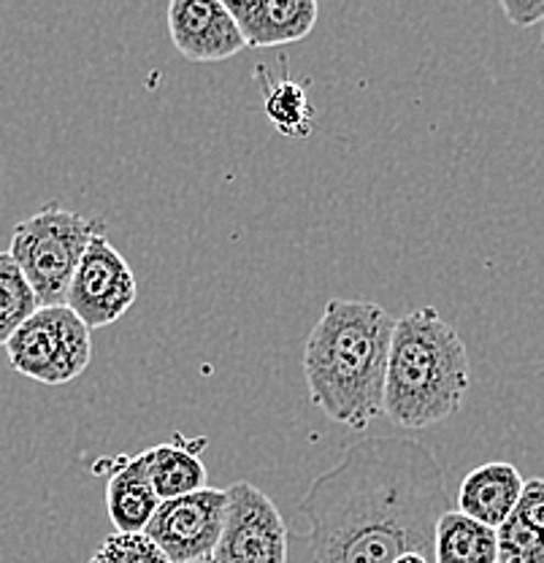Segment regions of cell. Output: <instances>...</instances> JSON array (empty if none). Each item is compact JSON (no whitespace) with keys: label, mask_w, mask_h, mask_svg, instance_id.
<instances>
[{"label":"cell","mask_w":544,"mask_h":563,"mask_svg":"<svg viewBox=\"0 0 544 563\" xmlns=\"http://www.w3.org/2000/svg\"><path fill=\"white\" fill-rule=\"evenodd\" d=\"M212 563H290V528L253 483L227 488L225 528Z\"/></svg>","instance_id":"obj_6"},{"label":"cell","mask_w":544,"mask_h":563,"mask_svg":"<svg viewBox=\"0 0 544 563\" xmlns=\"http://www.w3.org/2000/svg\"><path fill=\"white\" fill-rule=\"evenodd\" d=\"M168 33L179 55L192 63H220L247 49L242 27L222 0H174Z\"/></svg>","instance_id":"obj_9"},{"label":"cell","mask_w":544,"mask_h":563,"mask_svg":"<svg viewBox=\"0 0 544 563\" xmlns=\"http://www.w3.org/2000/svg\"><path fill=\"white\" fill-rule=\"evenodd\" d=\"M227 515V490L203 488L163 501L146 537L171 563H212Z\"/></svg>","instance_id":"obj_7"},{"label":"cell","mask_w":544,"mask_h":563,"mask_svg":"<svg viewBox=\"0 0 544 563\" xmlns=\"http://www.w3.org/2000/svg\"><path fill=\"white\" fill-rule=\"evenodd\" d=\"M90 563H171L146 533L114 531L103 539Z\"/></svg>","instance_id":"obj_18"},{"label":"cell","mask_w":544,"mask_h":563,"mask_svg":"<svg viewBox=\"0 0 544 563\" xmlns=\"http://www.w3.org/2000/svg\"><path fill=\"white\" fill-rule=\"evenodd\" d=\"M255 76L260 81L263 109L274 131L288 139H307L314 120V106L309 101L307 87L285 74L277 76L268 66L257 68Z\"/></svg>","instance_id":"obj_14"},{"label":"cell","mask_w":544,"mask_h":563,"mask_svg":"<svg viewBox=\"0 0 544 563\" xmlns=\"http://www.w3.org/2000/svg\"><path fill=\"white\" fill-rule=\"evenodd\" d=\"M38 298L11 252H0V347L36 314Z\"/></svg>","instance_id":"obj_16"},{"label":"cell","mask_w":544,"mask_h":563,"mask_svg":"<svg viewBox=\"0 0 544 563\" xmlns=\"http://www.w3.org/2000/svg\"><path fill=\"white\" fill-rule=\"evenodd\" d=\"M542 52H544V31H542Z\"/></svg>","instance_id":"obj_22"},{"label":"cell","mask_w":544,"mask_h":563,"mask_svg":"<svg viewBox=\"0 0 544 563\" xmlns=\"http://www.w3.org/2000/svg\"><path fill=\"white\" fill-rule=\"evenodd\" d=\"M447 485L434 450L412 437H366L320 474L298 507L301 548L290 563H396L431 550Z\"/></svg>","instance_id":"obj_1"},{"label":"cell","mask_w":544,"mask_h":563,"mask_svg":"<svg viewBox=\"0 0 544 563\" xmlns=\"http://www.w3.org/2000/svg\"><path fill=\"white\" fill-rule=\"evenodd\" d=\"M434 563H499V537L493 528L449 509L436 523Z\"/></svg>","instance_id":"obj_15"},{"label":"cell","mask_w":544,"mask_h":563,"mask_svg":"<svg viewBox=\"0 0 544 563\" xmlns=\"http://www.w3.org/2000/svg\"><path fill=\"white\" fill-rule=\"evenodd\" d=\"M525 479L507 461L482 463L464 477L458 488V512L499 531L518 509Z\"/></svg>","instance_id":"obj_12"},{"label":"cell","mask_w":544,"mask_h":563,"mask_svg":"<svg viewBox=\"0 0 544 563\" xmlns=\"http://www.w3.org/2000/svg\"><path fill=\"white\" fill-rule=\"evenodd\" d=\"M207 448V439H174L168 444L144 450L149 461L152 483H155L160 501L190 496V493L209 488L207 485V463L201 461V450Z\"/></svg>","instance_id":"obj_13"},{"label":"cell","mask_w":544,"mask_h":563,"mask_svg":"<svg viewBox=\"0 0 544 563\" xmlns=\"http://www.w3.org/2000/svg\"><path fill=\"white\" fill-rule=\"evenodd\" d=\"M146 453L122 455L111 461L107 483V512L120 533H144L160 509Z\"/></svg>","instance_id":"obj_11"},{"label":"cell","mask_w":544,"mask_h":563,"mask_svg":"<svg viewBox=\"0 0 544 563\" xmlns=\"http://www.w3.org/2000/svg\"><path fill=\"white\" fill-rule=\"evenodd\" d=\"M225 5L253 49L298 44L314 31L320 16L314 0H231Z\"/></svg>","instance_id":"obj_10"},{"label":"cell","mask_w":544,"mask_h":563,"mask_svg":"<svg viewBox=\"0 0 544 563\" xmlns=\"http://www.w3.org/2000/svg\"><path fill=\"white\" fill-rule=\"evenodd\" d=\"M501 11L514 27H531L544 22V0H501Z\"/></svg>","instance_id":"obj_20"},{"label":"cell","mask_w":544,"mask_h":563,"mask_svg":"<svg viewBox=\"0 0 544 563\" xmlns=\"http://www.w3.org/2000/svg\"><path fill=\"white\" fill-rule=\"evenodd\" d=\"M471 387L464 339L434 307L396 320L385 379V418L403 431H423L453 418Z\"/></svg>","instance_id":"obj_3"},{"label":"cell","mask_w":544,"mask_h":563,"mask_svg":"<svg viewBox=\"0 0 544 563\" xmlns=\"http://www.w3.org/2000/svg\"><path fill=\"white\" fill-rule=\"evenodd\" d=\"M396 320L379 303L331 298L303 347L309 401L327 420L366 431L385 415Z\"/></svg>","instance_id":"obj_2"},{"label":"cell","mask_w":544,"mask_h":563,"mask_svg":"<svg viewBox=\"0 0 544 563\" xmlns=\"http://www.w3.org/2000/svg\"><path fill=\"white\" fill-rule=\"evenodd\" d=\"M496 537H499V563H544V531L525 523L514 512L496 531Z\"/></svg>","instance_id":"obj_17"},{"label":"cell","mask_w":544,"mask_h":563,"mask_svg":"<svg viewBox=\"0 0 544 563\" xmlns=\"http://www.w3.org/2000/svg\"><path fill=\"white\" fill-rule=\"evenodd\" d=\"M11 368L41 385H66L92 361L90 328L66 303L38 307L5 344Z\"/></svg>","instance_id":"obj_5"},{"label":"cell","mask_w":544,"mask_h":563,"mask_svg":"<svg viewBox=\"0 0 544 563\" xmlns=\"http://www.w3.org/2000/svg\"><path fill=\"white\" fill-rule=\"evenodd\" d=\"M518 518H523L525 523H531L534 528L544 531V479L534 477L525 479L523 496H520L518 509H514Z\"/></svg>","instance_id":"obj_19"},{"label":"cell","mask_w":544,"mask_h":563,"mask_svg":"<svg viewBox=\"0 0 544 563\" xmlns=\"http://www.w3.org/2000/svg\"><path fill=\"white\" fill-rule=\"evenodd\" d=\"M138 282L122 252L107 236H96L76 268L66 307L90 331L109 328L136 303Z\"/></svg>","instance_id":"obj_8"},{"label":"cell","mask_w":544,"mask_h":563,"mask_svg":"<svg viewBox=\"0 0 544 563\" xmlns=\"http://www.w3.org/2000/svg\"><path fill=\"white\" fill-rule=\"evenodd\" d=\"M103 233V220L81 217L57 203L16 222L11 233V257L22 268L38 298V307H60L87 246Z\"/></svg>","instance_id":"obj_4"},{"label":"cell","mask_w":544,"mask_h":563,"mask_svg":"<svg viewBox=\"0 0 544 563\" xmlns=\"http://www.w3.org/2000/svg\"><path fill=\"white\" fill-rule=\"evenodd\" d=\"M396 563H434V553L431 550H409Z\"/></svg>","instance_id":"obj_21"}]
</instances>
